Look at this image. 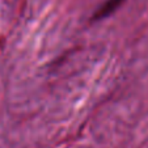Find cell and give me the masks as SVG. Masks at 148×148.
Masks as SVG:
<instances>
[{
    "mask_svg": "<svg viewBox=\"0 0 148 148\" xmlns=\"http://www.w3.org/2000/svg\"><path fill=\"white\" fill-rule=\"evenodd\" d=\"M123 0H108L106 3L103 4L98 12L95 14V18L96 20H100V18H103V17H108L109 14H112L118 7L122 4Z\"/></svg>",
    "mask_w": 148,
    "mask_h": 148,
    "instance_id": "6da1fadb",
    "label": "cell"
}]
</instances>
